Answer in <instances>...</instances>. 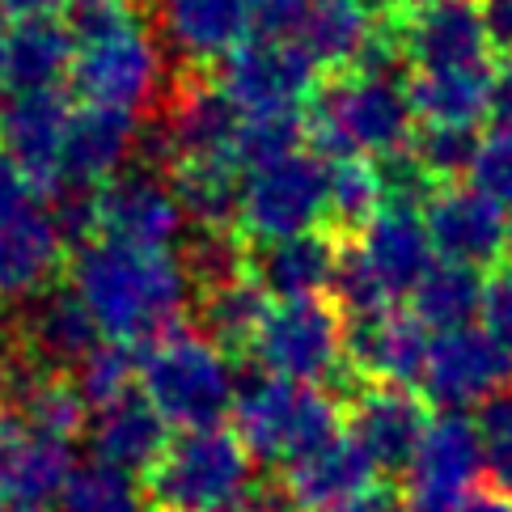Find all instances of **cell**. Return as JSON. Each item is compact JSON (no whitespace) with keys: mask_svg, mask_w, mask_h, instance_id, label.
Wrapping results in <instances>:
<instances>
[{"mask_svg":"<svg viewBox=\"0 0 512 512\" xmlns=\"http://www.w3.org/2000/svg\"><path fill=\"white\" fill-rule=\"evenodd\" d=\"M250 352L263 373L322 390L343 364V318L322 297L271 301Z\"/></svg>","mask_w":512,"mask_h":512,"instance_id":"obj_8","label":"cell"},{"mask_svg":"<svg viewBox=\"0 0 512 512\" xmlns=\"http://www.w3.org/2000/svg\"><path fill=\"white\" fill-rule=\"evenodd\" d=\"M415 161L432 174V182H453L470 174V161L479 153V136H474V127H436L428 123L424 132L415 136L411 144Z\"/></svg>","mask_w":512,"mask_h":512,"instance_id":"obj_38","label":"cell"},{"mask_svg":"<svg viewBox=\"0 0 512 512\" xmlns=\"http://www.w3.org/2000/svg\"><path fill=\"white\" fill-rule=\"evenodd\" d=\"M237 373L229 356L199 331H170L140 352V394L182 432L221 428L233 411Z\"/></svg>","mask_w":512,"mask_h":512,"instance_id":"obj_4","label":"cell"},{"mask_svg":"<svg viewBox=\"0 0 512 512\" xmlns=\"http://www.w3.org/2000/svg\"><path fill=\"white\" fill-rule=\"evenodd\" d=\"M216 81L242 115H301L318 98V64L271 34H254L225 56Z\"/></svg>","mask_w":512,"mask_h":512,"instance_id":"obj_9","label":"cell"},{"mask_svg":"<svg viewBox=\"0 0 512 512\" xmlns=\"http://www.w3.org/2000/svg\"><path fill=\"white\" fill-rule=\"evenodd\" d=\"M386 208L381 178L369 157H343L326 166V221L343 229H364Z\"/></svg>","mask_w":512,"mask_h":512,"instance_id":"obj_32","label":"cell"},{"mask_svg":"<svg viewBox=\"0 0 512 512\" xmlns=\"http://www.w3.org/2000/svg\"><path fill=\"white\" fill-rule=\"evenodd\" d=\"M305 5H335V0H305Z\"/></svg>","mask_w":512,"mask_h":512,"instance_id":"obj_53","label":"cell"},{"mask_svg":"<svg viewBox=\"0 0 512 512\" xmlns=\"http://www.w3.org/2000/svg\"><path fill=\"white\" fill-rule=\"evenodd\" d=\"M237 512H297V500L284 479H250Z\"/></svg>","mask_w":512,"mask_h":512,"instance_id":"obj_44","label":"cell"},{"mask_svg":"<svg viewBox=\"0 0 512 512\" xmlns=\"http://www.w3.org/2000/svg\"><path fill=\"white\" fill-rule=\"evenodd\" d=\"M415 106L411 89L398 77H369L352 72L335 85L318 89L314 115H309V140L318 157H390L411 144Z\"/></svg>","mask_w":512,"mask_h":512,"instance_id":"obj_3","label":"cell"},{"mask_svg":"<svg viewBox=\"0 0 512 512\" xmlns=\"http://www.w3.org/2000/svg\"><path fill=\"white\" fill-rule=\"evenodd\" d=\"M479 449H483V474L491 491L512 500V390L496 394L479 407Z\"/></svg>","mask_w":512,"mask_h":512,"instance_id":"obj_39","label":"cell"},{"mask_svg":"<svg viewBox=\"0 0 512 512\" xmlns=\"http://www.w3.org/2000/svg\"><path fill=\"white\" fill-rule=\"evenodd\" d=\"M331 305L343 322H360V318H377V314H390V292L377 284V276L369 271V263L360 259L356 246L339 250L335 271H331Z\"/></svg>","mask_w":512,"mask_h":512,"instance_id":"obj_37","label":"cell"},{"mask_svg":"<svg viewBox=\"0 0 512 512\" xmlns=\"http://www.w3.org/2000/svg\"><path fill=\"white\" fill-rule=\"evenodd\" d=\"M424 229L441 263L483 271L512 254V216H504L470 187L436 191L424 208Z\"/></svg>","mask_w":512,"mask_h":512,"instance_id":"obj_14","label":"cell"},{"mask_svg":"<svg viewBox=\"0 0 512 512\" xmlns=\"http://www.w3.org/2000/svg\"><path fill=\"white\" fill-rule=\"evenodd\" d=\"M263 314H267V297L242 276L233 284L204 292V301H199V335H208L229 356L237 347L254 343Z\"/></svg>","mask_w":512,"mask_h":512,"instance_id":"obj_31","label":"cell"},{"mask_svg":"<svg viewBox=\"0 0 512 512\" xmlns=\"http://www.w3.org/2000/svg\"><path fill=\"white\" fill-rule=\"evenodd\" d=\"M72 470H77L72 445L30 432L0 402V500L43 508L47 500H60Z\"/></svg>","mask_w":512,"mask_h":512,"instance_id":"obj_22","label":"cell"},{"mask_svg":"<svg viewBox=\"0 0 512 512\" xmlns=\"http://www.w3.org/2000/svg\"><path fill=\"white\" fill-rule=\"evenodd\" d=\"M242 166L233 157H187L170 170V187L187 229H233L242 208Z\"/></svg>","mask_w":512,"mask_h":512,"instance_id":"obj_28","label":"cell"},{"mask_svg":"<svg viewBox=\"0 0 512 512\" xmlns=\"http://www.w3.org/2000/svg\"><path fill=\"white\" fill-rule=\"evenodd\" d=\"M335 512H407V500L386 483H369L364 491H356L352 500H343Z\"/></svg>","mask_w":512,"mask_h":512,"instance_id":"obj_47","label":"cell"},{"mask_svg":"<svg viewBox=\"0 0 512 512\" xmlns=\"http://www.w3.org/2000/svg\"><path fill=\"white\" fill-rule=\"evenodd\" d=\"M140 140H144L140 115L85 102L81 111L68 115L56 187H81V191L106 187V182L119 178L127 166H132V157H140Z\"/></svg>","mask_w":512,"mask_h":512,"instance_id":"obj_15","label":"cell"},{"mask_svg":"<svg viewBox=\"0 0 512 512\" xmlns=\"http://www.w3.org/2000/svg\"><path fill=\"white\" fill-rule=\"evenodd\" d=\"M309 136V119L305 115H242V132L233 144V161L242 170L267 166L276 157L297 153Z\"/></svg>","mask_w":512,"mask_h":512,"instance_id":"obj_36","label":"cell"},{"mask_svg":"<svg viewBox=\"0 0 512 512\" xmlns=\"http://www.w3.org/2000/svg\"><path fill=\"white\" fill-rule=\"evenodd\" d=\"M81 436L89 441V453H94L98 466L136 479V474H149L161 462V453L170 445V424L153 411L149 398L132 390L89 411Z\"/></svg>","mask_w":512,"mask_h":512,"instance_id":"obj_20","label":"cell"},{"mask_svg":"<svg viewBox=\"0 0 512 512\" xmlns=\"http://www.w3.org/2000/svg\"><path fill=\"white\" fill-rule=\"evenodd\" d=\"M377 166V178H381V195H386V208H407V212H419V208H428V199L441 191L432 182V174L419 166L415 153H411V144L407 149H398L390 157H381L373 161Z\"/></svg>","mask_w":512,"mask_h":512,"instance_id":"obj_40","label":"cell"},{"mask_svg":"<svg viewBox=\"0 0 512 512\" xmlns=\"http://www.w3.org/2000/svg\"><path fill=\"white\" fill-rule=\"evenodd\" d=\"M5 331H9V305H5V292H0V356H5Z\"/></svg>","mask_w":512,"mask_h":512,"instance_id":"obj_51","label":"cell"},{"mask_svg":"<svg viewBox=\"0 0 512 512\" xmlns=\"http://www.w3.org/2000/svg\"><path fill=\"white\" fill-rule=\"evenodd\" d=\"M68 102L60 89L39 94H9L0 102V153L13 161L34 191L56 187L60 178V149L68 132Z\"/></svg>","mask_w":512,"mask_h":512,"instance_id":"obj_17","label":"cell"},{"mask_svg":"<svg viewBox=\"0 0 512 512\" xmlns=\"http://www.w3.org/2000/svg\"><path fill=\"white\" fill-rule=\"evenodd\" d=\"M60 512H157V508L136 491V479L89 462L72 470V479L64 483Z\"/></svg>","mask_w":512,"mask_h":512,"instance_id":"obj_34","label":"cell"},{"mask_svg":"<svg viewBox=\"0 0 512 512\" xmlns=\"http://www.w3.org/2000/svg\"><path fill=\"white\" fill-rule=\"evenodd\" d=\"M77 60V34L72 22L56 13H30L17 17L13 30H5V51H0V81L9 94H39V89H60L72 77Z\"/></svg>","mask_w":512,"mask_h":512,"instance_id":"obj_23","label":"cell"},{"mask_svg":"<svg viewBox=\"0 0 512 512\" xmlns=\"http://www.w3.org/2000/svg\"><path fill=\"white\" fill-rule=\"evenodd\" d=\"M178 263L187 271L191 288L212 292L246 276V246L233 237V229H191L182 237Z\"/></svg>","mask_w":512,"mask_h":512,"instance_id":"obj_33","label":"cell"},{"mask_svg":"<svg viewBox=\"0 0 512 512\" xmlns=\"http://www.w3.org/2000/svg\"><path fill=\"white\" fill-rule=\"evenodd\" d=\"M263 0H161V34L187 64H221L259 30Z\"/></svg>","mask_w":512,"mask_h":512,"instance_id":"obj_21","label":"cell"},{"mask_svg":"<svg viewBox=\"0 0 512 512\" xmlns=\"http://www.w3.org/2000/svg\"><path fill=\"white\" fill-rule=\"evenodd\" d=\"M491 77H496L491 68L419 72L411 81V106L419 119L436 127H479L487 123Z\"/></svg>","mask_w":512,"mask_h":512,"instance_id":"obj_29","label":"cell"},{"mask_svg":"<svg viewBox=\"0 0 512 512\" xmlns=\"http://www.w3.org/2000/svg\"><path fill=\"white\" fill-rule=\"evenodd\" d=\"M250 479V453L237 432H182L149 470V504L157 512H221L242 504Z\"/></svg>","mask_w":512,"mask_h":512,"instance_id":"obj_6","label":"cell"},{"mask_svg":"<svg viewBox=\"0 0 512 512\" xmlns=\"http://www.w3.org/2000/svg\"><path fill=\"white\" fill-rule=\"evenodd\" d=\"M479 5V22L487 34V47L512 56V0H474Z\"/></svg>","mask_w":512,"mask_h":512,"instance_id":"obj_45","label":"cell"},{"mask_svg":"<svg viewBox=\"0 0 512 512\" xmlns=\"http://www.w3.org/2000/svg\"><path fill=\"white\" fill-rule=\"evenodd\" d=\"M483 331L512 356V267L483 288Z\"/></svg>","mask_w":512,"mask_h":512,"instance_id":"obj_43","label":"cell"},{"mask_svg":"<svg viewBox=\"0 0 512 512\" xmlns=\"http://www.w3.org/2000/svg\"><path fill=\"white\" fill-rule=\"evenodd\" d=\"M51 0H0L5 13H17V17H30V13H47Z\"/></svg>","mask_w":512,"mask_h":512,"instance_id":"obj_49","label":"cell"},{"mask_svg":"<svg viewBox=\"0 0 512 512\" xmlns=\"http://www.w3.org/2000/svg\"><path fill=\"white\" fill-rule=\"evenodd\" d=\"M72 13H89V9H115V5H127V0H68Z\"/></svg>","mask_w":512,"mask_h":512,"instance_id":"obj_50","label":"cell"},{"mask_svg":"<svg viewBox=\"0 0 512 512\" xmlns=\"http://www.w3.org/2000/svg\"><path fill=\"white\" fill-rule=\"evenodd\" d=\"M0 512H47L39 504H13V500H0Z\"/></svg>","mask_w":512,"mask_h":512,"instance_id":"obj_52","label":"cell"},{"mask_svg":"<svg viewBox=\"0 0 512 512\" xmlns=\"http://www.w3.org/2000/svg\"><path fill=\"white\" fill-rule=\"evenodd\" d=\"M237 441L259 462H297L301 453L331 441L339 428V402L318 386L284 381L271 373H237L233 390Z\"/></svg>","mask_w":512,"mask_h":512,"instance_id":"obj_5","label":"cell"},{"mask_svg":"<svg viewBox=\"0 0 512 512\" xmlns=\"http://www.w3.org/2000/svg\"><path fill=\"white\" fill-rule=\"evenodd\" d=\"M98 195V237L115 242L170 250L187 237V216L178 208V195L170 187V174L149 166H127L119 178H111Z\"/></svg>","mask_w":512,"mask_h":512,"instance_id":"obj_12","label":"cell"},{"mask_svg":"<svg viewBox=\"0 0 512 512\" xmlns=\"http://www.w3.org/2000/svg\"><path fill=\"white\" fill-rule=\"evenodd\" d=\"M402 56L419 72L487 68L491 47L474 0H415L394 22Z\"/></svg>","mask_w":512,"mask_h":512,"instance_id":"obj_13","label":"cell"},{"mask_svg":"<svg viewBox=\"0 0 512 512\" xmlns=\"http://www.w3.org/2000/svg\"><path fill=\"white\" fill-rule=\"evenodd\" d=\"M221 512H237V508H221Z\"/></svg>","mask_w":512,"mask_h":512,"instance_id":"obj_54","label":"cell"},{"mask_svg":"<svg viewBox=\"0 0 512 512\" xmlns=\"http://www.w3.org/2000/svg\"><path fill=\"white\" fill-rule=\"evenodd\" d=\"M487 123H491V132H496V136H512V64L491 77Z\"/></svg>","mask_w":512,"mask_h":512,"instance_id":"obj_46","label":"cell"},{"mask_svg":"<svg viewBox=\"0 0 512 512\" xmlns=\"http://www.w3.org/2000/svg\"><path fill=\"white\" fill-rule=\"evenodd\" d=\"M457 512H512V500L500 496V491H474V496L462 500Z\"/></svg>","mask_w":512,"mask_h":512,"instance_id":"obj_48","label":"cell"},{"mask_svg":"<svg viewBox=\"0 0 512 512\" xmlns=\"http://www.w3.org/2000/svg\"><path fill=\"white\" fill-rule=\"evenodd\" d=\"M360 259L369 263L377 284L390 292V301L411 297L419 280L432 271L436 250L432 237L424 229V212H407V208H381L369 225L360 229Z\"/></svg>","mask_w":512,"mask_h":512,"instance_id":"obj_24","label":"cell"},{"mask_svg":"<svg viewBox=\"0 0 512 512\" xmlns=\"http://www.w3.org/2000/svg\"><path fill=\"white\" fill-rule=\"evenodd\" d=\"M347 407H352L347 436L369 457V466L381 474H407L411 457L432 424L428 411L419 407V398L398 386H364Z\"/></svg>","mask_w":512,"mask_h":512,"instance_id":"obj_16","label":"cell"},{"mask_svg":"<svg viewBox=\"0 0 512 512\" xmlns=\"http://www.w3.org/2000/svg\"><path fill=\"white\" fill-rule=\"evenodd\" d=\"M136 369H140V352L123 343H98L94 352H89L77 369H72V390L81 394L85 411H98L106 402H115L123 394H132L136 386Z\"/></svg>","mask_w":512,"mask_h":512,"instance_id":"obj_35","label":"cell"},{"mask_svg":"<svg viewBox=\"0 0 512 512\" xmlns=\"http://www.w3.org/2000/svg\"><path fill=\"white\" fill-rule=\"evenodd\" d=\"M419 390L441 415H466L496 394L512 390V356L483 326L432 335Z\"/></svg>","mask_w":512,"mask_h":512,"instance_id":"obj_10","label":"cell"},{"mask_svg":"<svg viewBox=\"0 0 512 512\" xmlns=\"http://www.w3.org/2000/svg\"><path fill=\"white\" fill-rule=\"evenodd\" d=\"M483 288H487L483 271L436 259L432 271L411 292L415 318L424 322L428 331H436V335L466 331V326H474V318L483 314Z\"/></svg>","mask_w":512,"mask_h":512,"instance_id":"obj_30","label":"cell"},{"mask_svg":"<svg viewBox=\"0 0 512 512\" xmlns=\"http://www.w3.org/2000/svg\"><path fill=\"white\" fill-rule=\"evenodd\" d=\"M60 237L39 195L0 212V292L34 297L51 284V271L60 263Z\"/></svg>","mask_w":512,"mask_h":512,"instance_id":"obj_26","label":"cell"},{"mask_svg":"<svg viewBox=\"0 0 512 512\" xmlns=\"http://www.w3.org/2000/svg\"><path fill=\"white\" fill-rule=\"evenodd\" d=\"M483 479L479 428L466 415H436L407 466V512H457Z\"/></svg>","mask_w":512,"mask_h":512,"instance_id":"obj_11","label":"cell"},{"mask_svg":"<svg viewBox=\"0 0 512 512\" xmlns=\"http://www.w3.org/2000/svg\"><path fill=\"white\" fill-rule=\"evenodd\" d=\"M369 457L356 449V441L347 432H335L331 441H322L318 449L301 453L297 462L284 466V483L297 500V512H335L343 500H352L356 491L373 483Z\"/></svg>","mask_w":512,"mask_h":512,"instance_id":"obj_27","label":"cell"},{"mask_svg":"<svg viewBox=\"0 0 512 512\" xmlns=\"http://www.w3.org/2000/svg\"><path fill=\"white\" fill-rule=\"evenodd\" d=\"M432 335L415 314H377L360 322H343V356L347 364L377 386H419L428 364Z\"/></svg>","mask_w":512,"mask_h":512,"instance_id":"obj_19","label":"cell"},{"mask_svg":"<svg viewBox=\"0 0 512 512\" xmlns=\"http://www.w3.org/2000/svg\"><path fill=\"white\" fill-rule=\"evenodd\" d=\"M72 34H77L72 85L89 106H111L127 115L157 106L166 89V60L136 9L115 5L72 13Z\"/></svg>","mask_w":512,"mask_h":512,"instance_id":"obj_2","label":"cell"},{"mask_svg":"<svg viewBox=\"0 0 512 512\" xmlns=\"http://www.w3.org/2000/svg\"><path fill=\"white\" fill-rule=\"evenodd\" d=\"M47 216L56 225V237L64 250H81L85 242L98 237V195L81 187H56L51 191Z\"/></svg>","mask_w":512,"mask_h":512,"instance_id":"obj_42","label":"cell"},{"mask_svg":"<svg viewBox=\"0 0 512 512\" xmlns=\"http://www.w3.org/2000/svg\"><path fill=\"white\" fill-rule=\"evenodd\" d=\"M335 259L339 246L326 233L280 237V242L246 246V276L271 301H301V297H318L331 284Z\"/></svg>","mask_w":512,"mask_h":512,"instance_id":"obj_25","label":"cell"},{"mask_svg":"<svg viewBox=\"0 0 512 512\" xmlns=\"http://www.w3.org/2000/svg\"><path fill=\"white\" fill-rule=\"evenodd\" d=\"M326 221V161L318 153H288L242 174V208L237 225L250 242L318 233Z\"/></svg>","mask_w":512,"mask_h":512,"instance_id":"obj_7","label":"cell"},{"mask_svg":"<svg viewBox=\"0 0 512 512\" xmlns=\"http://www.w3.org/2000/svg\"><path fill=\"white\" fill-rule=\"evenodd\" d=\"M470 191H479L487 204H496L504 216H512V136L479 140V153L470 161Z\"/></svg>","mask_w":512,"mask_h":512,"instance_id":"obj_41","label":"cell"},{"mask_svg":"<svg viewBox=\"0 0 512 512\" xmlns=\"http://www.w3.org/2000/svg\"><path fill=\"white\" fill-rule=\"evenodd\" d=\"M98 343L102 335L94 318L85 314L81 297L68 284H47L26 297V309L17 318V352L26 360L68 377Z\"/></svg>","mask_w":512,"mask_h":512,"instance_id":"obj_18","label":"cell"},{"mask_svg":"<svg viewBox=\"0 0 512 512\" xmlns=\"http://www.w3.org/2000/svg\"><path fill=\"white\" fill-rule=\"evenodd\" d=\"M68 288L81 297L98 335L132 352H144L178 331L191 297V280L178 254L115 242V237H94L72 250Z\"/></svg>","mask_w":512,"mask_h":512,"instance_id":"obj_1","label":"cell"}]
</instances>
